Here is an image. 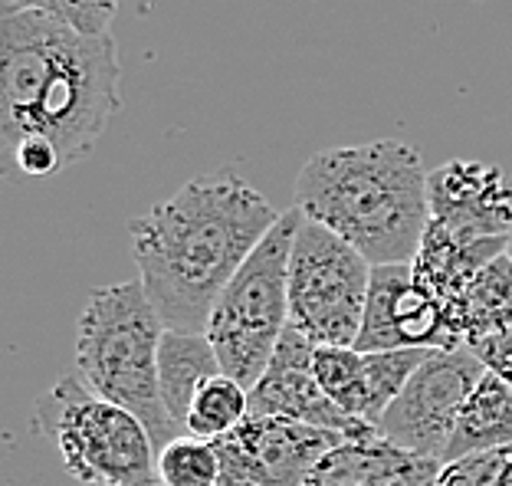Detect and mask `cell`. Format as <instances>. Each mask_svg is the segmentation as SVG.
I'll use <instances>...</instances> for the list:
<instances>
[{
  "label": "cell",
  "instance_id": "obj_1",
  "mask_svg": "<svg viewBox=\"0 0 512 486\" xmlns=\"http://www.w3.org/2000/svg\"><path fill=\"white\" fill-rule=\"evenodd\" d=\"M276 221L273 204L234 168L194 178L135 217L132 260L165 329L204 335L217 299Z\"/></svg>",
  "mask_w": 512,
  "mask_h": 486
},
{
  "label": "cell",
  "instance_id": "obj_2",
  "mask_svg": "<svg viewBox=\"0 0 512 486\" xmlns=\"http://www.w3.org/2000/svg\"><path fill=\"white\" fill-rule=\"evenodd\" d=\"M119 50L40 10L0 20V132L7 152L46 138L63 168L86 158L119 109Z\"/></svg>",
  "mask_w": 512,
  "mask_h": 486
},
{
  "label": "cell",
  "instance_id": "obj_3",
  "mask_svg": "<svg viewBox=\"0 0 512 486\" xmlns=\"http://www.w3.org/2000/svg\"><path fill=\"white\" fill-rule=\"evenodd\" d=\"M424 158L411 142L378 138L312 155L296 178V207L371 266L414 263L430 224Z\"/></svg>",
  "mask_w": 512,
  "mask_h": 486
},
{
  "label": "cell",
  "instance_id": "obj_4",
  "mask_svg": "<svg viewBox=\"0 0 512 486\" xmlns=\"http://www.w3.org/2000/svg\"><path fill=\"white\" fill-rule=\"evenodd\" d=\"M165 322L151 306L142 280L92 289L76 319V372L92 395L132 411L155 447L181 437L161 401L158 349Z\"/></svg>",
  "mask_w": 512,
  "mask_h": 486
},
{
  "label": "cell",
  "instance_id": "obj_5",
  "mask_svg": "<svg viewBox=\"0 0 512 486\" xmlns=\"http://www.w3.org/2000/svg\"><path fill=\"white\" fill-rule=\"evenodd\" d=\"M37 434L60 450L69 477L86 486H158V447L132 411L63 375L33 408Z\"/></svg>",
  "mask_w": 512,
  "mask_h": 486
},
{
  "label": "cell",
  "instance_id": "obj_6",
  "mask_svg": "<svg viewBox=\"0 0 512 486\" xmlns=\"http://www.w3.org/2000/svg\"><path fill=\"white\" fill-rule=\"evenodd\" d=\"M299 224V207L279 214L276 227L217 299L204 329L224 375L240 381L247 391L263 378L279 339L289 329V257Z\"/></svg>",
  "mask_w": 512,
  "mask_h": 486
},
{
  "label": "cell",
  "instance_id": "obj_7",
  "mask_svg": "<svg viewBox=\"0 0 512 486\" xmlns=\"http://www.w3.org/2000/svg\"><path fill=\"white\" fill-rule=\"evenodd\" d=\"M371 270L352 243L302 217L289 257V322L312 345H355Z\"/></svg>",
  "mask_w": 512,
  "mask_h": 486
},
{
  "label": "cell",
  "instance_id": "obj_8",
  "mask_svg": "<svg viewBox=\"0 0 512 486\" xmlns=\"http://www.w3.org/2000/svg\"><path fill=\"white\" fill-rule=\"evenodd\" d=\"M483 375L486 365L470 349L434 352L384 411L378 434L404 450L447 464L453 427Z\"/></svg>",
  "mask_w": 512,
  "mask_h": 486
},
{
  "label": "cell",
  "instance_id": "obj_9",
  "mask_svg": "<svg viewBox=\"0 0 512 486\" xmlns=\"http://www.w3.org/2000/svg\"><path fill=\"white\" fill-rule=\"evenodd\" d=\"M348 437L289 418L250 414L237 431L214 441L220 486H306L319 460Z\"/></svg>",
  "mask_w": 512,
  "mask_h": 486
},
{
  "label": "cell",
  "instance_id": "obj_10",
  "mask_svg": "<svg viewBox=\"0 0 512 486\" xmlns=\"http://www.w3.org/2000/svg\"><path fill=\"white\" fill-rule=\"evenodd\" d=\"M312 358H316V345L289 322V329L283 332V339H279L263 378L250 388V414L312 424V427H322V431L342 434L348 441H352V437L378 434V427L348 418L345 411L335 408L319 385Z\"/></svg>",
  "mask_w": 512,
  "mask_h": 486
},
{
  "label": "cell",
  "instance_id": "obj_11",
  "mask_svg": "<svg viewBox=\"0 0 512 486\" xmlns=\"http://www.w3.org/2000/svg\"><path fill=\"white\" fill-rule=\"evenodd\" d=\"M358 352H398V349H434L453 352L444 312L414 283L411 263L375 266L371 270L368 303Z\"/></svg>",
  "mask_w": 512,
  "mask_h": 486
},
{
  "label": "cell",
  "instance_id": "obj_12",
  "mask_svg": "<svg viewBox=\"0 0 512 486\" xmlns=\"http://www.w3.org/2000/svg\"><path fill=\"white\" fill-rule=\"evenodd\" d=\"M430 221L467 237H512V184L503 168L447 161L427 175Z\"/></svg>",
  "mask_w": 512,
  "mask_h": 486
},
{
  "label": "cell",
  "instance_id": "obj_13",
  "mask_svg": "<svg viewBox=\"0 0 512 486\" xmlns=\"http://www.w3.org/2000/svg\"><path fill=\"white\" fill-rule=\"evenodd\" d=\"M509 250V237H467L457 234V230H447L430 221L424 230L421 250L411 263L414 283L424 289V293L434 299L437 309L444 312L447 332L457 349L463 345L453 335V312L463 296V289L473 283V276L490 266L496 257H503Z\"/></svg>",
  "mask_w": 512,
  "mask_h": 486
},
{
  "label": "cell",
  "instance_id": "obj_14",
  "mask_svg": "<svg viewBox=\"0 0 512 486\" xmlns=\"http://www.w3.org/2000/svg\"><path fill=\"white\" fill-rule=\"evenodd\" d=\"M440 470V460L368 434L332 447L309 473L306 486H434Z\"/></svg>",
  "mask_w": 512,
  "mask_h": 486
},
{
  "label": "cell",
  "instance_id": "obj_15",
  "mask_svg": "<svg viewBox=\"0 0 512 486\" xmlns=\"http://www.w3.org/2000/svg\"><path fill=\"white\" fill-rule=\"evenodd\" d=\"M214 375H224V368H220V358L207 335L165 329L158 349V385L161 401H165L171 421L181 427V434L197 388Z\"/></svg>",
  "mask_w": 512,
  "mask_h": 486
},
{
  "label": "cell",
  "instance_id": "obj_16",
  "mask_svg": "<svg viewBox=\"0 0 512 486\" xmlns=\"http://www.w3.org/2000/svg\"><path fill=\"white\" fill-rule=\"evenodd\" d=\"M512 329V257L503 253L473 276L453 312V335L463 349Z\"/></svg>",
  "mask_w": 512,
  "mask_h": 486
},
{
  "label": "cell",
  "instance_id": "obj_17",
  "mask_svg": "<svg viewBox=\"0 0 512 486\" xmlns=\"http://www.w3.org/2000/svg\"><path fill=\"white\" fill-rule=\"evenodd\" d=\"M512 444V388L503 378L486 372L473 395L463 404L457 427H453L447 464L450 460L483 454V450L509 447Z\"/></svg>",
  "mask_w": 512,
  "mask_h": 486
},
{
  "label": "cell",
  "instance_id": "obj_18",
  "mask_svg": "<svg viewBox=\"0 0 512 486\" xmlns=\"http://www.w3.org/2000/svg\"><path fill=\"white\" fill-rule=\"evenodd\" d=\"M247 418H250V391L230 375H214L197 388L188 421H184V434L214 444L230 431H237Z\"/></svg>",
  "mask_w": 512,
  "mask_h": 486
},
{
  "label": "cell",
  "instance_id": "obj_19",
  "mask_svg": "<svg viewBox=\"0 0 512 486\" xmlns=\"http://www.w3.org/2000/svg\"><path fill=\"white\" fill-rule=\"evenodd\" d=\"M322 391L348 418L368 424V368L355 345H316L312 358Z\"/></svg>",
  "mask_w": 512,
  "mask_h": 486
},
{
  "label": "cell",
  "instance_id": "obj_20",
  "mask_svg": "<svg viewBox=\"0 0 512 486\" xmlns=\"http://www.w3.org/2000/svg\"><path fill=\"white\" fill-rule=\"evenodd\" d=\"M434 349H398V352H365L368 368V424L378 427L384 411L401 395L407 381L421 368Z\"/></svg>",
  "mask_w": 512,
  "mask_h": 486
},
{
  "label": "cell",
  "instance_id": "obj_21",
  "mask_svg": "<svg viewBox=\"0 0 512 486\" xmlns=\"http://www.w3.org/2000/svg\"><path fill=\"white\" fill-rule=\"evenodd\" d=\"M158 483L161 486H220V454L211 441H197L191 434L174 437L158 450Z\"/></svg>",
  "mask_w": 512,
  "mask_h": 486
},
{
  "label": "cell",
  "instance_id": "obj_22",
  "mask_svg": "<svg viewBox=\"0 0 512 486\" xmlns=\"http://www.w3.org/2000/svg\"><path fill=\"white\" fill-rule=\"evenodd\" d=\"M23 10L50 14L86 37H109L112 20L119 14V0H0L4 17L23 14Z\"/></svg>",
  "mask_w": 512,
  "mask_h": 486
},
{
  "label": "cell",
  "instance_id": "obj_23",
  "mask_svg": "<svg viewBox=\"0 0 512 486\" xmlns=\"http://www.w3.org/2000/svg\"><path fill=\"white\" fill-rule=\"evenodd\" d=\"M434 486H512V444L450 460Z\"/></svg>",
  "mask_w": 512,
  "mask_h": 486
},
{
  "label": "cell",
  "instance_id": "obj_24",
  "mask_svg": "<svg viewBox=\"0 0 512 486\" xmlns=\"http://www.w3.org/2000/svg\"><path fill=\"white\" fill-rule=\"evenodd\" d=\"M14 161L23 175H33V178H43V175H56V171H66L63 168V158L60 152L46 142V138H27V142H20L14 152Z\"/></svg>",
  "mask_w": 512,
  "mask_h": 486
},
{
  "label": "cell",
  "instance_id": "obj_25",
  "mask_svg": "<svg viewBox=\"0 0 512 486\" xmlns=\"http://www.w3.org/2000/svg\"><path fill=\"white\" fill-rule=\"evenodd\" d=\"M470 352L486 365V372L499 375L512 388V329L496 335V339H486L480 345H473Z\"/></svg>",
  "mask_w": 512,
  "mask_h": 486
},
{
  "label": "cell",
  "instance_id": "obj_26",
  "mask_svg": "<svg viewBox=\"0 0 512 486\" xmlns=\"http://www.w3.org/2000/svg\"><path fill=\"white\" fill-rule=\"evenodd\" d=\"M506 253H509V257H512V237H509V250H506Z\"/></svg>",
  "mask_w": 512,
  "mask_h": 486
}]
</instances>
